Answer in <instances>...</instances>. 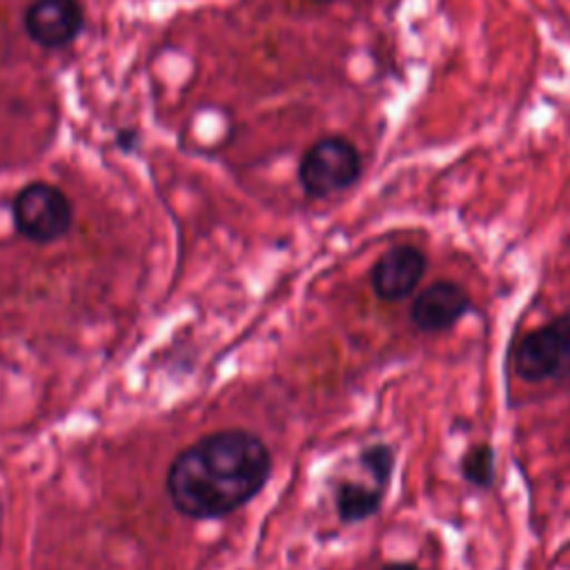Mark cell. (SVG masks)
Segmentation results:
<instances>
[{"instance_id":"2","label":"cell","mask_w":570,"mask_h":570,"mask_svg":"<svg viewBox=\"0 0 570 570\" xmlns=\"http://www.w3.org/2000/svg\"><path fill=\"white\" fill-rule=\"evenodd\" d=\"M363 171V160L352 140L345 136H323L301 156L296 178L305 196L327 198L350 189Z\"/></svg>"},{"instance_id":"13","label":"cell","mask_w":570,"mask_h":570,"mask_svg":"<svg viewBox=\"0 0 570 570\" xmlns=\"http://www.w3.org/2000/svg\"><path fill=\"white\" fill-rule=\"evenodd\" d=\"M309 2H314V4H332L336 0H309Z\"/></svg>"},{"instance_id":"1","label":"cell","mask_w":570,"mask_h":570,"mask_svg":"<svg viewBox=\"0 0 570 570\" xmlns=\"http://www.w3.org/2000/svg\"><path fill=\"white\" fill-rule=\"evenodd\" d=\"M272 474L265 441L240 428L203 434L169 463L165 490L171 508L196 521L223 519L249 503Z\"/></svg>"},{"instance_id":"12","label":"cell","mask_w":570,"mask_h":570,"mask_svg":"<svg viewBox=\"0 0 570 570\" xmlns=\"http://www.w3.org/2000/svg\"><path fill=\"white\" fill-rule=\"evenodd\" d=\"M381 570H419V568L412 566V563H387Z\"/></svg>"},{"instance_id":"5","label":"cell","mask_w":570,"mask_h":570,"mask_svg":"<svg viewBox=\"0 0 570 570\" xmlns=\"http://www.w3.org/2000/svg\"><path fill=\"white\" fill-rule=\"evenodd\" d=\"M27 36L42 49L69 47L85 27L78 0H31L22 13Z\"/></svg>"},{"instance_id":"11","label":"cell","mask_w":570,"mask_h":570,"mask_svg":"<svg viewBox=\"0 0 570 570\" xmlns=\"http://www.w3.org/2000/svg\"><path fill=\"white\" fill-rule=\"evenodd\" d=\"M136 140H138V134H136L134 129H120V131L116 134V142H118V147L125 149V151H129V149L136 145Z\"/></svg>"},{"instance_id":"3","label":"cell","mask_w":570,"mask_h":570,"mask_svg":"<svg viewBox=\"0 0 570 570\" xmlns=\"http://www.w3.org/2000/svg\"><path fill=\"white\" fill-rule=\"evenodd\" d=\"M11 220L22 238L36 245H49L71 232L73 203L60 187L33 180L13 196Z\"/></svg>"},{"instance_id":"6","label":"cell","mask_w":570,"mask_h":570,"mask_svg":"<svg viewBox=\"0 0 570 570\" xmlns=\"http://www.w3.org/2000/svg\"><path fill=\"white\" fill-rule=\"evenodd\" d=\"M428 269L425 254L414 245H396L379 256L370 272L374 294L385 303L407 298Z\"/></svg>"},{"instance_id":"10","label":"cell","mask_w":570,"mask_h":570,"mask_svg":"<svg viewBox=\"0 0 570 570\" xmlns=\"http://www.w3.org/2000/svg\"><path fill=\"white\" fill-rule=\"evenodd\" d=\"M361 463L374 479L376 488L387 490L394 472V450L387 443H374L361 452Z\"/></svg>"},{"instance_id":"9","label":"cell","mask_w":570,"mask_h":570,"mask_svg":"<svg viewBox=\"0 0 570 570\" xmlns=\"http://www.w3.org/2000/svg\"><path fill=\"white\" fill-rule=\"evenodd\" d=\"M461 472L468 483L485 490L494 481V450L488 443H479L468 450L461 461Z\"/></svg>"},{"instance_id":"7","label":"cell","mask_w":570,"mask_h":570,"mask_svg":"<svg viewBox=\"0 0 570 570\" xmlns=\"http://www.w3.org/2000/svg\"><path fill=\"white\" fill-rule=\"evenodd\" d=\"M470 309L468 292L452 281H436L428 285L412 303L410 318L416 330L436 334L454 327Z\"/></svg>"},{"instance_id":"8","label":"cell","mask_w":570,"mask_h":570,"mask_svg":"<svg viewBox=\"0 0 570 570\" xmlns=\"http://www.w3.org/2000/svg\"><path fill=\"white\" fill-rule=\"evenodd\" d=\"M383 494H385V490H381V488H367L365 483L343 481L334 492L336 514L347 525L361 523L381 510Z\"/></svg>"},{"instance_id":"14","label":"cell","mask_w":570,"mask_h":570,"mask_svg":"<svg viewBox=\"0 0 570 570\" xmlns=\"http://www.w3.org/2000/svg\"><path fill=\"white\" fill-rule=\"evenodd\" d=\"M0 521H2V501H0ZM0 543H2V534H0Z\"/></svg>"},{"instance_id":"4","label":"cell","mask_w":570,"mask_h":570,"mask_svg":"<svg viewBox=\"0 0 570 570\" xmlns=\"http://www.w3.org/2000/svg\"><path fill=\"white\" fill-rule=\"evenodd\" d=\"M514 372L530 383L570 376V312L523 334L514 350Z\"/></svg>"}]
</instances>
